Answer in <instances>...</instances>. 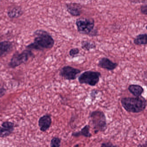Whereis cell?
<instances>
[{
    "mask_svg": "<svg viewBox=\"0 0 147 147\" xmlns=\"http://www.w3.org/2000/svg\"><path fill=\"white\" fill-rule=\"evenodd\" d=\"M78 31L82 34L90 35L95 26L94 20L86 18H79L76 21Z\"/></svg>",
    "mask_w": 147,
    "mask_h": 147,
    "instance_id": "obj_6",
    "label": "cell"
},
{
    "mask_svg": "<svg viewBox=\"0 0 147 147\" xmlns=\"http://www.w3.org/2000/svg\"><path fill=\"white\" fill-rule=\"evenodd\" d=\"M52 123V119L50 115H45L42 116L39 119L38 125L41 131L45 132L47 131Z\"/></svg>",
    "mask_w": 147,
    "mask_h": 147,
    "instance_id": "obj_9",
    "label": "cell"
},
{
    "mask_svg": "<svg viewBox=\"0 0 147 147\" xmlns=\"http://www.w3.org/2000/svg\"><path fill=\"white\" fill-rule=\"evenodd\" d=\"M89 119L95 134L104 132L107 128L106 116L103 111H95L90 114Z\"/></svg>",
    "mask_w": 147,
    "mask_h": 147,
    "instance_id": "obj_3",
    "label": "cell"
},
{
    "mask_svg": "<svg viewBox=\"0 0 147 147\" xmlns=\"http://www.w3.org/2000/svg\"><path fill=\"white\" fill-rule=\"evenodd\" d=\"M79 52H80V50L79 48H72V49H71L69 51V54L71 57H73L79 54Z\"/></svg>",
    "mask_w": 147,
    "mask_h": 147,
    "instance_id": "obj_19",
    "label": "cell"
},
{
    "mask_svg": "<svg viewBox=\"0 0 147 147\" xmlns=\"http://www.w3.org/2000/svg\"><path fill=\"white\" fill-rule=\"evenodd\" d=\"M81 72L80 70L67 65L64 66L60 69V75L67 80H74Z\"/></svg>",
    "mask_w": 147,
    "mask_h": 147,
    "instance_id": "obj_7",
    "label": "cell"
},
{
    "mask_svg": "<svg viewBox=\"0 0 147 147\" xmlns=\"http://www.w3.org/2000/svg\"><path fill=\"white\" fill-rule=\"evenodd\" d=\"M98 67L107 70L108 71H113L118 66V64L114 63L109 59L106 57L102 58L100 59L98 64Z\"/></svg>",
    "mask_w": 147,
    "mask_h": 147,
    "instance_id": "obj_10",
    "label": "cell"
},
{
    "mask_svg": "<svg viewBox=\"0 0 147 147\" xmlns=\"http://www.w3.org/2000/svg\"><path fill=\"white\" fill-rule=\"evenodd\" d=\"M137 147H147V141L143 144H140Z\"/></svg>",
    "mask_w": 147,
    "mask_h": 147,
    "instance_id": "obj_24",
    "label": "cell"
},
{
    "mask_svg": "<svg viewBox=\"0 0 147 147\" xmlns=\"http://www.w3.org/2000/svg\"><path fill=\"white\" fill-rule=\"evenodd\" d=\"M128 90L135 97H140L144 92V89L141 86L137 84H131L129 86Z\"/></svg>",
    "mask_w": 147,
    "mask_h": 147,
    "instance_id": "obj_13",
    "label": "cell"
},
{
    "mask_svg": "<svg viewBox=\"0 0 147 147\" xmlns=\"http://www.w3.org/2000/svg\"><path fill=\"white\" fill-rule=\"evenodd\" d=\"M82 49L86 51H89L91 49L96 48V45L95 43L88 40H83L81 44Z\"/></svg>",
    "mask_w": 147,
    "mask_h": 147,
    "instance_id": "obj_17",
    "label": "cell"
},
{
    "mask_svg": "<svg viewBox=\"0 0 147 147\" xmlns=\"http://www.w3.org/2000/svg\"><path fill=\"white\" fill-rule=\"evenodd\" d=\"M34 35L35 36L34 42L26 46V49L41 51L45 49H51L53 47L54 40L46 31L41 29L37 30L34 32Z\"/></svg>",
    "mask_w": 147,
    "mask_h": 147,
    "instance_id": "obj_1",
    "label": "cell"
},
{
    "mask_svg": "<svg viewBox=\"0 0 147 147\" xmlns=\"http://www.w3.org/2000/svg\"><path fill=\"white\" fill-rule=\"evenodd\" d=\"M121 103L126 111L133 113H139L144 111L147 105L146 100L141 96L123 98Z\"/></svg>",
    "mask_w": 147,
    "mask_h": 147,
    "instance_id": "obj_2",
    "label": "cell"
},
{
    "mask_svg": "<svg viewBox=\"0 0 147 147\" xmlns=\"http://www.w3.org/2000/svg\"><path fill=\"white\" fill-rule=\"evenodd\" d=\"M90 126L89 125H85L80 130V131L72 133V136L74 137H78L83 136L87 138H90L91 136V134L90 132Z\"/></svg>",
    "mask_w": 147,
    "mask_h": 147,
    "instance_id": "obj_14",
    "label": "cell"
},
{
    "mask_svg": "<svg viewBox=\"0 0 147 147\" xmlns=\"http://www.w3.org/2000/svg\"><path fill=\"white\" fill-rule=\"evenodd\" d=\"M23 11L20 7H16L7 12V15L9 18H18L21 16Z\"/></svg>",
    "mask_w": 147,
    "mask_h": 147,
    "instance_id": "obj_16",
    "label": "cell"
},
{
    "mask_svg": "<svg viewBox=\"0 0 147 147\" xmlns=\"http://www.w3.org/2000/svg\"><path fill=\"white\" fill-rule=\"evenodd\" d=\"M61 140L59 137H54L51 140L50 142L51 147H60Z\"/></svg>",
    "mask_w": 147,
    "mask_h": 147,
    "instance_id": "obj_18",
    "label": "cell"
},
{
    "mask_svg": "<svg viewBox=\"0 0 147 147\" xmlns=\"http://www.w3.org/2000/svg\"><path fill=\"white\" fill-rule=\"evenodd\" d=\"M146 131H147V128H146Z\"/></svg>",
    "mask_w": 147,
    "mask_h": 147,
    "instance_id": "obj_26",
    "label": "cell"
},
{
    "mask_svg": "<svg viewBox=\"0 0 147 147\" xmlns=\"http://www.w3.org/2000/svg\"><path fill=\"white\" fill-rule=\"evenodd\" d=\"M12 42L9 41H3L0 44V56L1 57L6 56L9 53L13 48Z\"/></svg>",
    "mask_w": 147,
    "mask_h": 147,
    "instance_id": "obj_12",
    "label": "cell"
},
{
    "mask_svg": "<svg viewBox=\"0 0 147 147\" xmlns=\"http://www.w3.org/2000/svg\"><path fill=\"white\" fill-rule=\"evenodd\" d=\"M14 129V123L10 121H5L2 123L0 130L1 138L7 137L10 135Z\"/></svg>",
    "mask_w": 147,
    "mask_h": 147,
    "instance_id": "obj_8",
    "label": "cell"
},
{
    "mask_svg": "<svg viewBox=\"0 0 147 147\" xmlns=\"http://www.w3.org/2000/svg\"><path fill=\"white\" fill-rule=\"evenodd\" d=\"M102 75L98 71H87L79 77V82L80 84H85L91 86H95L99 82Z\"/></svg>",
    "mask_w": 147,
    "mask_h": 147,
    "instance_id": "obj_5",
    "label": "cell"
},
{
    "mask_svg": "<svg viewBox=\"0 0 147 147\" xmlns=\"http://www.w3.org/2000/svg\"><path fill=\"white\" fill-rule=\"evenodd\" d=\"M140 10L142 13L147 15V4L142 5L140 7Z\"/></svg>",
    "mask_w": 147,
    "mask_h": 147,
    "instance_id": "obj_21",
    "label": "cell"
},
{
    "mask_svg": "<svg viewBox=\"0 0 147 147\" xmlns=\"http://www.w3.org/2000/svg\"><path fill=\"white\" fill-rule=\"evenodd\" d=\"M133 42L136 45H147V34H142L137 35L134 39Z\"/></svg>",
    "mask_w": 147,
    "mask_h": 147,
    "instance_id": "obj_15",
    "label": "cell"
},
{
    "mask_svg": "<svg viewBox=\"0 0 147 147\" xmlns=\"http://www.w3.org/2000/svg\"><path fill=\"white\" fill-rule=\"evenodd\" d=\"M146 29H147V26H146Z\"/></svg>",
    "mask_w": 147,
    "mask_h": 147,
    "instance_id": "obj_25",
    "label": "cell"
},
{
    "mask_svg": "<svg viewBox=\"0 0 147 147\" xmlns=\"http://www.w3.org/2000/svg\"><path fill=\"white\" fill-rule=\"evenodd\" d=\"M66 8L67 11L72 16H79L81 15L82 7L78 3H67L66 4Z\"/></svg>",
    "mask_w": 147,
    "mask_h": 147,
    "instance_id": "obj_11",
    "label": "cell"
},
{
    "mask_svg": "<svg viewBox=\"0 0 147 147\" xmlns=\"http://www.w3.org/2000/svg\"><path fill=\"white\" fill-rule=\"evenodd\" d=\"M101 147H119L117 145H114L113 143L108 142H104L101 145Z\"/></svg>",
    "mask_w": 147,
    "mask_h": 147,
    "instance_id": "obj_20",
    "label": "cell"
},
{
    "mask_svg": "<svg viewBox=\"0 0 147 147\" xmlns=\"http://www.w3.org/2000/svg\"><path fill=\"white\" fill-rule=\"evenodd\" d=\"M34 54L31 50H24L22 52L19 53L16 51L13 54L10 62L8 64V66L12 69H14L20 66L23 63H26L30 58L34 57Z\"/></svg>",
    "mask_w": 147,
    "mask_h": 147,
    "instance_id": "obj_4",
    "label": "cell"
},
{
    "mask_svg": "<svg viewBox=\"0 0 147 147\" xmlns=\"http://www.w3.org/2000/svg\"><path fill=\"white\" fill-rule=\"evenodd\" d=\"M98 90H92L90 96L92 99L96 98V95L98 93Z\"/></svg>",
    "mask_w": 147,
    "mask_h": 147,
    "instance_id": "obj_22",
    "label": "cell"
},
{
    "mask_svg": "<svg viewBox=\"0 0 147 147\" xmlns=\"http://www.w3.org/2000/svg\"><path fill=\"white\" fill-rule=\"evenodd\" d=\"M1 92H0V95H1V98L3 95L5 94V92H6V90L4 89V88H3V87H1Z\"/></svg>",
    "mask_w": 147,
    "mask_h": 147,
    "instance_id": "obj_23",
    "label": "cell"
}]
</instances>
